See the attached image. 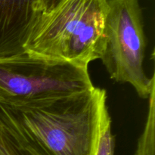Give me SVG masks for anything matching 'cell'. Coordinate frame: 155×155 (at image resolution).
Returning <instances> with one entry per match:
<instances>
[{"mask_svg": "<svg viewBox=\"0 0 155 155\" xmlns=\"http://www.w3.org/2000/svg\"><path fill=\"white\" fill-rule=\"evenodd\" d=\"M64 1L65 0H39L37 5V11L41 14L48 13Z\"/></svg>", "mask_w": 155, "mask_h": 155, "instance_id": "obj_9", "label": "cell"}, {"mask_svg": "<svg viewBox=\"0 0 155 155\" xmlns=\"http://www.w3.org/2000/svg\"><path fill=\"white\" fill-rule=\"evenodd\" d=\"M104 33L101 60L110 79L130 84L140 98H149L155 76L148 78L144 70L147 39L139 0H107Z\"/></svg>", "mask_w": 155, "mask_h": 155, "instance_id": "obj_4", "label": "cell"}, {"mask_svg": "<svg viewBox=\"0 0 155 155\" xmlns=\"http://www.w3.org/2000/svg\"><path fill=\"white\" fill-rule=\"evenodd\" d=\"M104 89L22 106H2L29 145L41 155H94Z\"/></svg>", "mask_w": 155, "mask_h": 155, "instance_id": "obj_1", "label": "cell"}, {"mask_svg": "<svg viewBox=\"0 0 155 155\" xmlns=\"http://www.w3.org/2000/svg\"><path fill=\"white\" fill-rule=\"evenodd\" d=\"M115 139L111 130V118L107 101L102 104L100 116L99 129L94 155H114Z\"/></svg>", "mask_w": 155, "mask_h": 155, "instance_id": "obj_8", "label": "cell"}, {"mask_svg": "<svg viewBox=\"0 0 155 155\" xmlns=\"http://www.w3.org/2000/svg\"><path fill=\"white\" fill-rule=\"evenodd\" d=\"M107 10V0H65L51 12L41 14L24 50L89 68L102 56Z\"/></svg>", "mask_w": 155, "mask_h": 155, "instance_id": "obj_2", "label": "cell"}, {"mask_svg": "<svg viewBox=\"0 0 155 155\" xmlns=\"http://www.w3.org/2000/svg\"><path fill=\"white\" fill-rule=\"evenodd\" d=\"M0 155H41L13 125L0 104Z\"/></svg>", "mask_w": 155, "mask_h": 155, "instance_id": "obj_6", "label": "cell"}, {"mask_svg": "<svg viewBox=\"0 0 155 155\" xmlns=\"http://www.w3.org/2000/svg\"><path fill=\"white\" fill-rule=\"evenodd\" d=\"M145 128L138 141L135 155H155V86L149 95Z\"/></svg>", "mask_w": 155, "mask_h": 155, "instance_id": "obj_7", "label": "cell"}, {"mask_svg": "<svg viewBox=\"0 0 155 155\" xmlns=\"http://www.w3.org/2000/svg\"><path fill=\"white\" fill-rule=\"evenodd\" d=\"M39 0H0V58L24 52V45L41 13Z\"/></svg>", "mask_w": 155, "mask_h": 155, "instance_id": "obj_5", "label": "cell"}, {"mask_svg": "<svg viewBox=\"0 0 155 155\" xmlns=\"http://www.w3.org/2000/svg\"><path fill=\"white\" fill-rule=\"evenodd\" d=\"M94 87L88 67L27 51L0 58V104H36L81 93Z\"/></svg>", "mask_w": 155, "mask_h": 155, "instance_id": "obj_3", "label": "cell"}]
</instances>
